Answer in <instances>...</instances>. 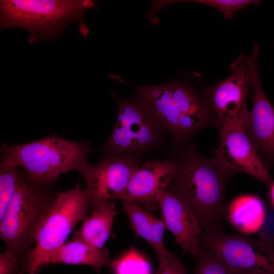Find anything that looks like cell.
<instances>
[{
	"instance_id": "7",
	"label": "cell",
	"mask_w": 274,
	"mask_h": 274,
	"mask_svg": "<svg viewBox=\"0 0 274 274\" xmlns=\"http://www.w3.org/2000/svg\"><path fill=\"white\" fill-rule=\"evenodd\" d=\"M200 246L235 274H274V243L220 229L203 232Z\"/></svg>"
},
{
	"instance_id": "14",
	"label": "cell",
	"mask_w": 274,
	"mask_h": 274,
	"mask_svg": "<svg viewBox=\"0 0 274 274\" xmlns=\"http://www.w3.org/2000/svg\"><path fill=\"white\" fill-rule=\"evenodd\" d=\"M173 161L146 162L135 172L119 199L138 202H157V196L167 189L177 170Z\"/></svg>"
},
{
	"instance_id": "1",
	"label": "cell",
	"mask_w": 274,
	"mask_h": 274,
	"mask_svg": "<svg viewBox=\"0 0 274 274\" xmlns=\"http://www.w3.org/2000/svg\"><path fill=\"white\" fill-rule=\"evenodd\" d=\"M170 191L179 196L197 217L202 230L220 229L227 214L224 193L235 172L215 157L206 158L193 147L183 152Z\"/></svg>"
},
{
	"instance_id": "11",
	"label": "cell",
	"mask_w": 274,
	"mask_h": 274,
	"mask_svg": "<svg viewBox=\"0 0 274 274\" xmlns=\"http://www.w3.org/2000/svg\"><path fill=\"white\" fill-rule=\"evenodd\" d=\"M139 168L134 159L117 154L104 157L96 165L89 164L82 175L90 208L119 199Z\"/></svg>"
},
{
	"instance_id": "15",
	"label": "cell",
	"mask_w": 274,
	"mask_h": 274,
	"mask_svg": "<svg viewBox=\"0 0 274 274\" xmlns=\"http://www.w3.org/2000/svg\"><path fill=\"white\" fill-rule=\"evenodd\" d=\"M72 239L47 256L42 266L54 263L88 265L99 270L111 264L108 251L105 248H97L80 239Z\"/></svg>"
},
{
	"instance_id": "20",
	"label": "cell",
	"mask_w": 274,
	"mask_h": 274,
	"mask_svg": "<svg viewBox=\"0 0 274 274\" xmlns=\"http://www.w3.org/2000/svg\"><path fill=\"white\" fill-rule=\"evenodd\" d=\"M114 274H151V267L142 256L133 250L112 261Z\"/></svg>"
},
{
	"instance_id": "2",
	"label": "cell",
	"mask_w": 274,
	"mask_h": 274,
	"mask_svg": "<svg viewBox=\"0 0 274 274\" xmlns=\"http://www.w3.org/2000/svg\"><path fill=\"white\" fill-rule=\"evenodd\" d=\"M88 141L75 142L50 135L33 142L1 148V165L22 167L30 179L53 185L61 174L76 170L83 174L90 164Z\"/></svg>"
},
{
	"instance_id": "10",
	"label": "cell",
	"mask_w": 274,
	"mask_h": 274,
	"mask_svg": "<svg viewBox=\"0 0 274 274\" xmlns=\"http://www.w3.org/2000/svg\"><path fill=\"white\" fill-rule=\"evenodd\" d=\"M258 52V45L255 43L252 54L246 56L253 91V105L243 125L257 152L260 153L267 164L274 163V108L260 82Z\"/></svg>"
},
{
	"instance_id": "23",
	"label": "cell",
	"mask_w": 274,
	"mask_h": 274,
	"mask_svg": "<svg viewBox=\"0 0 274 274\" xmlns=\"http://www.w3.org/2000/svg\"><path fill=\"white\" fill-rule=\"evenodd\" d=\"M158 258L159 266L156 274H186L181 260L172 252Z\"/></svg>"
},
{
	"instance_id": "13",
	"label": "cell",
	"mask_w": 274,
	"mask_h": 274,
	"mask_svg": "<svg viewBox=\"0 0 274 274\" xmlns=\"http://www.w3.org/2000/svg\"><path fill=\"white\" fill-rule=\"evenodd\" d=\"M165 227L185 251L196 255L200 249L202 229L190 208L176 194L167 189L157 196Z\"/></svg>"
},
{
	"instance_id": "3",
	"label": "cell",
	"mask_w": 274,
	"mask_h": 274,
	"mask_svg": "<svg viewBox=\"0 0 274 274\" xmlns=\"http://www.w3.org/2000/svg\"><path fill=\"white\" fill-rule=\"evenodd\" d=\"M90 0H3L0 3L1 30L17 27L29 32L28 43L52 40L63 35L64 28L75 22L79 32L86 37L89 30L85 12L95 8Z\"/></svg>"
},
{
	"instance_id": "8",
	"label": "cell",
	"mask_w": 274,
	"mask_h": 274,
	"mask_svg": "<svg viewBox=\"0 0 274 274\" xmlns=\"http://www.w3.org/2000/svg\"><path fill=\"white\" fill-rule=\"evenodd\" d=\"M118 104V116L107 143L108 150L124 155L149 147L156 139L157 121L149 107L143 100L138 103L119 99Z\"/></svg>"
},
{
	"instance_id": "24",
	"label": "cell",
	"mask_w": 274,
	"mask_h": 274,
	"mask_svg": "<svg viewBox=\"0 0 274 274\" xmlns=\"http://www.w3.org/2000/svg\"><path fill=\"white\" fill-rule=\"evenodd\" d=\"M23 265L22 260L6 250L0 255V274H16Z\"/></svg>"
},
{
	"instance_id": "25",
	"label": "cell",
	"mask_w": 274,
	"mask_h": 274,
	"mask_svg": "<svg viewBox=\"0 0 274 274\" xmlns=\"http://www.w3.org/2000/svg\"><path fill=\"white\" fill-rule=\"evenodd\" d=\"M259 231L261 240L274 243V212H266L264 222Z\"/></svg>"
},
{
	"instance_id": "16",
	"label": "cell",
	"mask_w": 274,
	"mask_h": 274,
	"mask_svg": "<svg viewBox=\"0 0 274 274\" xmlns=\"http://www.w3.org/2000/svg\"><path fill=\"white\" fill-rule=\"evenodd\" d=\"M122 208L128 216L135 233L150 244L156 250L158 257L166 254L163 242L166 228L162 219L157 218L142 208L139 202L130 200H122Z\"/></svg>"
},
{
	"instance_id": "19",
	"label": "cell",
	"mask_w": 274,
	"mask_h": 274,
	"mask_svg": "<svg viewBox=\"0 0 274 274\" xmlns=\"http://www.w3.org/2000/svg\"><path fill=\"white\" fill-rule=\"evenodd\" d=\"M20 173L18 168L0 165V218L5 213L16 191Z\"/></svg>"
},
{
	"instance_id": "17",
	"label": "cell",
	"mask_w": 274,
	"mask_h": 274,
	"mask_svg": "<svg viewBox=\"0 0 274 274\" xmlns=\"http://www.w3.org/2000/svg\"><path fill=\"white\" fill-rule=\"evenodd\" d=\"M92 209L91 214H87L83 219L81 227L73 238L80 239L95 248L102 249L111 233L116 215L115 204L110 200Z\"/></svg>"
},
{
	"instance_id": "26",
	"label": "cell",
	"mask_w": 274,
	"mask_h": 274,
	"mask_svg": "<svg viewBox=\"0 0 274 274\" xmlns=\"http://www.w3.org/2000/svg\"><path fill=\"white\" fill-rule=\"evenodd\" d=\"M270 186V199L272 206L274 209V182L272 183Z\"/></svg>"
},
{
	"instance_id": "4",
	"label": "cell",
	"mask_w": 274,
	"mask_h": 274,
	"mask_svg": "<svg viewBox=\"0 0 274 274\" xmlns=\"http://www.w3.org/2000/svg\"><path fill=\"white\" fill-rule=\"evenodd\" d=\"M142 99L157 121L175 136L186 139L204 127H218L210 100L178 81L138 88Z\"/></svg>"
},
{
	"instance_id": "21",
	"label": "cell",
	"mask_w": 274,
	"mask_h": 274,
	"mask_svg": "<svg viewBox=\"0 0 274 274\" xmlns=\"http://www.w3.org/2000/svg\"><path fill=\"white\" fill-rule=\"evenodd\" d=\"M196 256L197 260L194 274H235L211 251L201 246Z\"/></svg>"
},
{
	"instance_id": "22",
	"label": "cell",
	"mask_w": 274,
	"mask_h": 274,
	"mask_svg": "<svg viewBox=\"0 0 274 274\" xmlns=\"http://www.w3.org/2000/svg\"><path fill=\"white\" fill-rule=\"evenodd\" d=\"M191 2L213 7L220 11L227 19H232L235 13L247 6L260 4V1L257 0H197Z\"/></svg>"
},
{
	"instance_id": "18",
	"label": "cell",
	"mask_w": 274,
	"mask_h": 274,
	"mask_svg": "<svg viewBox=\"0 0 274 274\" xmlns=\"http://www.w3.org/2000/svg\"><path fill=\"white\" fill-rule=\"evenodd\" d=\"M266 212L265 204L260 198L253 195H243L232 201L226 214L233 226L246 234L260 230Z\"/></svg>"
},
{
	"instance_id": "12",
	"label": "cell",
	"mask_w": 274,
	"mask_h": 274,
	"mask_svg": "<svg viewBox=\"0 0 274 274\" xmlns=\"http://www.w3.org/2000/svg\"><path fill=\"white\" fill-rule=\"evenodd\" d=\"M219 132L220 144L215 151L218 160L235 173H245L271 186L273 180L243 125H231L220 130Z\"/></svg>"
},
{
	"instance_id": "5",
	"label": "cell",
	"mask_w": 274,
	"mask_h": 274,
	"mask_svg": "<svg viewBox=\"0 0 274 274\" xmlns=\"http://www.w3.org/2000/svg\"><path fill=\"white\" fill-rule=\"evenodd\" d=\"M53 185L35 181L20 171L16 191L0 218V235L5 250L24 262L35 243L38 229L58 194Z\"/></svg>"
},
{
	"instance_id": "9",
	"label": "cell",
	"mask_w": 274,
	"mask_h": 274,
	"mask_svg": "<svg viewBox=\"0 0 274 274\" xmlns=\"http://www.w3.org/2000/svg\"><path fill=\"white\" fill-rule=\"evenodd\" d=\"M230 68V76L217 83L209 92L219 130L243 124L249 112L247 102L251 85L246 56H239Z\"/></svg>"
},
{
	"instance_id": "6",
	"label": "cell",
	"mask_w": 274,
	"mask_h": 274,
	"mask_svg": "<svg viewBox=\"0 0 274 274\" xmlns=\"http://www.w3.org/2000/svg\"><path fill=\"white\" fill-rule=\"evenodd\" d=\"M89 208L87 193L79 184L59 194L38 229L35 247L27 253L20 274H36L44 259L65 243Z\"/></svg>"
}]
</instances>
